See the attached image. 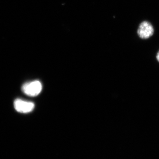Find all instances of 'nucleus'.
<instances>
[{
	"label": "nucleus",
	"instance_id": "obj_1",
	"mask_svg": "<svg viewBox=\"0 0 159 159\" xmlns=\"http://www.w3.org/2000/svg\"><path fill=\"white\" fill-rule=\"evenodd\" d=\"M22 89L26 95L31 97H35L41 92L42 85L39 80H34L24 84Z\"/></svg>",
	"mask_w": 159,
	"mask_h": 159
},
{
	"label": "nucleus",
	"instance_id": "obj_2",
	"mask_svg": "<svg viewBox=\"0 0 159 159\" xmlns=\"http://www.w3.org/2000/svg\"><path fill=\"white\" fill-rule=\"evenodd\" d=\"M14 105L16 110L22 113L30 112L34 108V104L33 102L25 101L20 99H16L15 100Z\"/></svg>",
	"mask_w": 159,
	"mask_h": 159
},
{
	"label": "nucleus",
	"instance_id": "obj_3",
	"mask_svg": "<svg viewBox=\"0 0 159 159\" xmlns=\"http://www.w3.org/2000/svg\"><path fill=\"white\" fill-rule=\"evenodd\" d=\"M153 27L150 23L144 21L140 24L138 30V34L139 37L144 39H148L153 34Z\"/></svg>",
	"mask_w": 159,
	"mask_h": 159
},
{
	"label": "nucleus",
	"instance_id": "obj_4",
	"mask_svg": "<svg viewBox=\"0 0 159 159\" xmlns=\"http://www.w3.org/2000/svg\"><path fill=\"white\" fill-rule=\"evenodd\" d=\"M157 60L159 61V51L158 52L157 54Z\"/></svg>",
	"mask_w": 159,
	"mask_h": 159
}]
</instances>
